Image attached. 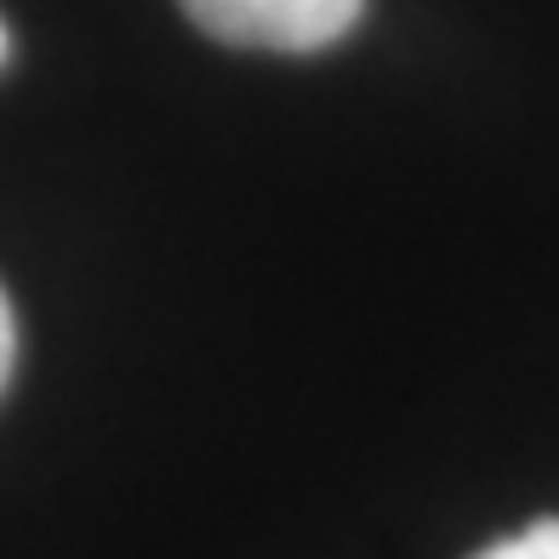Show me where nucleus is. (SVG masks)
<instances>
[{"label": "nucleus", "mask_w": 559, "mask_h": 559, "mask_svg": "<svg viewBox=\"0 0 559 559\" xmlns=\"http://www.w3.org/2000/svg\"><path fill=\"white\" fill-rule=\"evenodd\" d=\"M183 12L223 46L325 52L360 23L366 0H183Z\"/></svg>", "instance_id": "nucleus-1"}, {"label": "nucleus", "mask_w": 559, "mask_h": 559, "mask_svg": "<svg viewBox=\"0 0 559 559\" xmlns=\"http://www.w3.org/2000/svg\"><path fill=\"white\" fill-rule=\"evenodd\" d=\"M474 559H559V520H531L525 531L479 548Z\"/></svg>", "instance_id": "nucleus-2"}, {"label": "nucleus", "mask_w": 559, "mask_h": 559, "mask_svg": "<svg viewBox=\"0 0 559 559\" xmlns=\"http://www.w3.org/2000/svg\"><path fill=\"white\" fill-rule=\"evenodd\" d=\"M12 360H17V320H12L7 292H0V389H7V377H12Z\"/></svg>", "instance_id": "nucleus-3"}, {"label": "nucleus", "mask_w": 559, "mask_h": 559, "mask_svg": "<svg viewBox=\"0 0 559 559\" xmlns=\"http://www.w3.org/2000/svg\"><path fill=\"white\" fill-rule=\"evenodd\" d=\"M7 52H12V35H7V23H0V63H7Z\"/></svg>", "instance_id": "nucleus-4"}]
</instances>
